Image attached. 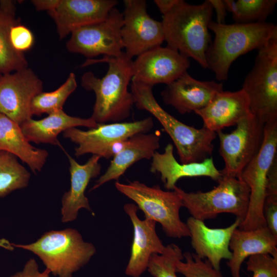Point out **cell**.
I'll return each mask as SVG.
<instances>
[{
  "instance_id": "39",
  "label": "cell",
  "mask_w": 277,
  "mask_h": 277,
  "mask_svg": "<svg viewBox=\"0 0 277 277\" xmlns=\"http://www.w3.org/2000/svg\"><path fill=\"white\" fill-rule=\"evenodd\" d=\"M0 247L9 251H12L14 249L13 244L4 238L0 239Z\"/></svg>"
},
{
  "instance_id": "13",
  "label": "cell",
  "mask_w": 277,
  "mask_h": 277,
  "mask_svg": "<svg viewBox=\"0 0 277 277\" xmlns=\"http://www.w3.org/2000/svg\"><path fill=\"white\" fill-rule=\"evenodd\" d=\"M43 82L30 68L0 78V113L21 125L31 118V103L42 92Z\"/></svg>"
},
{
  "instance_id": "35",
  "label": "cell",
  "mask_w": 277,
  "mask_h": 277,
  "mask_svg": "<svg viewBox=\"0 0 277 277\" xmlns=\"http://www.w3.org/2000/svg\"><path fill=\"white\" fill-rule=\"evenodd\" d=\"M50 272L46 269L41 272L35 259H30L26 262L22 270L9 277H50Z\"/></svg>"
},
{
  "instance_id": "16",
  "label": "cell",
  "mask_w": 277,
  "mask_h": 277,
  "mask_svg": "<svg viewBox=\"0 0 277 277\" xmlns=\"http://www.w3.org/2000/svg\"><path fill=\"white\" fill-rule=\"evenodd\" d=\"M138 209L134 203L124 206L133 228L130 255L125 271L130 277H140L147 270L152 255L162 254L166 248L157 234L156 222L149 218L140 219Z\"/></svg>"
},
{
  "instance_id": "28",
  "label": "cell",
  "mask_w": 277,
  "mask_h": 277,
  "mask_svg": "<svg viewBox=\"0 0 277 277\" xmlns=\"http://www.w3.org/2000/svg\"><path fill=\"white\" fill-rule=\"evenodd\" d=\"M227 11L236 23L266 22L277 3L276 0H224Z\"/></svg>"
},
{
  "instance_id": "3",
  "label": "cell",
  "mask_w": 277,
  "mask_h": 277,
  "mask_svg": "<svg viewBox=\"0 0 277 277\" xmlns=\"http://www.w3.org/2000/svg\"><path fill=\"white\" fill-rule=\"evenodd\" d=\"M214 34L206 53L208 68L219 81L227 80L232 63L239 56L259 49L277 34L276 26L269 22L219 24L211 21Z\"/></svg>"
},
{
  "instance_id": "30",
  "label": "cell",
  "mask_w": 277,
  "mask_h": 277,
  "mask_svg": "<svg viewBox=\"0 0 277 277\" xmlns=\"http://www.w3.org/2000/svg\"><path fill=\"white\" fill-rule=\"evenodd\" d=\"M75 75L71 72L65 82L59 88L49 92H42L36 95L31 103L33 115L48 114L63 110V107L69 96L76 89Z\"/></svg>"
},
{
  "instance_id": "33",
  "label": "cell",
  "mask_w": 277,
  "mask_h": 277,
  "mask_svg": "<svg viewBox=\"0 0 277 277\" xmlns=\"http://www.w3.org/2000/svg\"><path fill=\"white\" fill-rule=\"evenodd\" d=\"M247 270L253 273L252 277H277V257L261 253L248 257Z\"/></svg>"
},
{
  "instance_id": "17",
  "label": "cell",
  "mask_w": 277,
  "mask_h": 277,
  "mask_svg": "<svg viewBox=\"0 0 277 277\" xmlns=\"http://www.w3.org/2000/svg\"><path fill=\"white\" fill-rule=\"evenodd\" d=\"M223 90L222 83L199 81L186 72L167 85L161 95L165 104L184 114L204 108Z\"/></svg>"
},
{
  "instance_id": "37",
  "label": "cell",
  "mask_w": 277,
  "mask_h": 277,
  "mask_svg": "<svg viewBox=\"0 0 277 277\" xmlns=\"http://www.w3.org/2000/svg\"><path fill=\"white\" fill-rule=\"evenodd\" d=\"M60 0H33L31 2L38 11L46 10L48 12L53 11Z\"/></svg>"
},
{
  "instance_id": "10",
  "label": "cell",
  "mask_w": 277,
  "mask_h": 277,
  "mask_svg": "<svg viewBox=\"0 0 277 277\" xmlns=\"http://www.w3.org/2000/svg\"><path fill=\"white\" fill-rule=\"evenodd\" d=\"M231 133L216 132L220 142V152L225 166L222 176L238 178L257 155L264 137L265 124L251 113L241 119Z\"/></svg>"
},
{
  "instance_id": "22",
  "label": "cell",
  "mask_w": 277,
  "mask_h": 277,
  "mask_svg": "<svg viewBox=\"0 0 277 277\" xmlns=\"http://www.w3.org/2000/svg\"><path fill=\"white\" fill-rule=\"evenodd\" d=\"M150 171L160 173L165 188L171 190L182 177L207 176L217 182L222 178L221 171L215 167L211 157L199 163H179L174 156L173 146L171 144L166 146L163 153H154Z\"/></svg>"
},
{
  "instance_id": "15",
  "label": "cell",
  "mask_w": 277,
  "mask_h": 277,
  "mask_svg": "<svg viewBox=\"0 0 277 277\" xmlns=\"http://www.w3.org/2000/svg\"><path fill=\"white\" fill-rule=\"evenodd\" d=\"M153 126L152 118L149 116L134 122L97 124L96 128L88 130L72 128L63 132V135L77 145L74 153L76 157L87 153L98 155L109 144L128 139L138 133H146Z\"/></svg>"
},
{
  "instance_id": "19",
  "label": "cell",
  "mask_w": 277,
  "mask_h": 277,
  "mask_svg": "<svg viewBox=\"0 0 277 277\" xmlns=\"http://www.w3.org/2000/svg\"><path fill=\"white\" fill-rule=\"evenodd\" d=\"M117 4L115 0H60L48 13L62 39L80 27L105 19Z\"/></svg>"
},
{
  "instance_id": "34",
  "label": "cell",
  "mask_w": 277,
  "mask_h": 277,
  "mask_svg": "<svg viewBox=\"0 0 277 277\" xmlns=\"http://www.w3.org/2000/svg\"><path fill=\"white\" fill-rule=\"evenodd\" d=\"M10 39L13 48L21 53L29 50L34 41L31 31L19 22L14 24L9 32Z\"/></svg>"
},
{
  "instance_id": "25",
  "label": "cell",
  "mask_w": 277,
  "mask_h": 277,
  "mask_svg": "<svg viewBox=\"0 0 277 277\" xmlns=\"http://www.w3.org/2000/svg\"><path fill=\"white\" fill-rule=\"evenodd\" d=\"M97 124L92 117L84 118L72 116L63 110L51 113L41 120L32 118L20 126L24 135L29 142L36 144H50L63 147L57 139L58 135L65 130L76 127L96 128Z\"/></svg>"
},
{
  "instance_id": "1",
  "label": "cell",
  "mask_w": 277,
  "mask_h": 277,
  "mask_svg": "<svg viewBox=\"0 0 277 277\" xmlns=\"http://www.w3.org/2000/svg\"><path fill=\"white\" fill-rule=\"evenodd\" d=\"M98 63L108 65V71L103 77L100 78L88 71L81 78L82 86L95 94L91 117L97 124L120 122L130 116L134 105L133 95L128 90L132 77L133 61L123 52L116 57L103 56L101 59H88L82 67Z\"/></svg>"
},
{
  "instance_id": "23",
  "label": "cell",
  "mask_w": 277,
  "mask_h": 277,
  "mask_svg": "<svg viewBox=\"0 0 277 277\" xmlns=\"http://www.w3.org/2000/svg\"><path fill=\"white\" fill-rule=\"evenodd\" d=\"M232 258L227 265L232 277H241L244 260L253 255L265 253L277 257V236L267 226L250 230L236 229L229 243Z\"/></svg>"
},
{
  "instance_id": "5",
  "label": "cell",
  "mask_w": 277,
  "mask_h": 277,
  "mask_svg": "<svg viewBox=\"0 0 277 277\" xmlns=\"http://www.w3.org/2000/svg\"><path fill=\"white\" fill-rule=\"evenodd\" d=\"M13 245L36 255L46 269L57 277H72L96 252L94 245L84 241L73 228L51 230L31 244Z\"/></svg>"
},
{
  "instance_id": "14",
  "label": "cell",
  "mask_w": 277,
  "mask_h": 277,
  "mask_svg": "<svg viewBox=\"0 0 277 277\" xmlns=\"http://www.w3.org/2000/svg\"><path fill=\"white\" fill-rule=\"evenodd\" d=\"M190 64L189 58L177 50L167 46L157 47L133 61L131 81L152 87L167 85L187 72Z\"/></svg>"
},
{
  "instance_id": "29",
  "label": "cell",
  "mask_w": 277,
  "mask_h": 277,
  "mask_svg": "<svg viewBox=\"0 0 277 277\" xmlns=\"http://www.w3.org/2000/svg\"><path fill=\"white\" fill-rule=\"evenodd\" d=\"M30 177V173L18 163L15 156L0 151V197L26 187Z\"/></svg>"
},
{
  "instance_id": "31",
  "label": "cell",
  "mask_w": 277,
  "mask_h": 277,
  "mask_svg": "<svg viewBox=\"0 0 277 277\" xmlns=\"http://www.w3.org/2000/svg\"><path fill=\"white\" fill-rule=\"evenodd\" d=\"M183 260L181 249L176 244H170L166 246L162 254L152 255L147 270L153 277H178L176 264Z\"/></svg>"
},
{
  "instance_id": "20",
  "label": "cell",
  "mask_w": 277,
  "mask_h": 277,
  "mask_svg": "<svg viewBox=\"0 0 277 277\" xmlns=\"http://www.w3.org/2000/svg\"><path fill=\"white\" fill-rule=\"evenodd\" d=\"M65 153L70 163V187L62 199L61 211L63 223L75 220L80 209L92 211L85 194V190L90 180L97 177L101 170V165L99 163L101 157L98 155H92L85 164L81 165Z\"/></svg>"
},
{
  "instance_id": "40",
  "label": "cell",
  "mask_w": 277,
  "mask_h": 277,
  "mask_svg": "<svg viewBox=\"0 0 277 277\" xmlns=\"http://www.w3.org/2000/svg\"><path fill=\"white\" fill-rule=\"evenodd\" d=\"M2 74H0V78L2 76Z\"/></svg>"
},
{
  "instance_id": "9",
  "label": "cell",
  "mask_w": 277,
  "mask_h": 277,
  "mask_svg": "<svg viewBox=\"0 0 277 277\" xmlns=\"http://www.w3.org/2000/svg\"><path fill=\"white\" fill-rule=\"evenodd\" d=\"M276 150L277 120H274L265 124L261 148L238 177L250 190L247 212L239 225L240 229L250 230L266 226L263 214L266 187L269 171L276 159Z\"/></svg>"
},
{
  "instance_id": "8",
  "label": "cell",
  "mask_w": 277,
  "mask_h": 277,
  "mask_svg": "<svg viewBox=\"0 0 277 277\" xmlns=\"http://www.w3.org/2000/svg\"><path fill=\"white\" fill-rule=\"evenodd\" d=\"M218 183L207 192H187L176 186L173 190L179 194L183 207L194 219L204 221L229 213L242 221L248 208V186L241 179L230 176H222Z\"/></svg>"
},
{
  "instance_id": "18",
  "label": "cell",
  "mask_w": 277,
  "mask_h": 277,
  "mask_svg": "<svg viewBox=\"0 0 277 277\" xmlns=\"http://www.w3.org/2000/svg\"><path fill=\"white\" fill-rule=\"evenodd\" d=\"M241 221V219L236 218L235 222L227 227L211 228L203 221L189 217L186 224L195 253L200 258L208 260L214 269L220 270L221 261L229 260L232 258L229 243L233 232L239 228Z\"/></svg>"
},
{
  "instance_id": "4",
  "label": "cell",
  "mask_w": 277,
  "mask_h": 277,
  "mask_svg": "<svg viewBox=\"0 0 277 277\" xmlns=\"http://www.w3.org/2000/svg\"><path fill=\"white\" fill-rule=\"evenodd\" d=\"M152 88L131 81V92L134 104L138 109L150 112L160 123L175 146L181 163H199L209 157L216 133L204 126L196 129L177 120L159 104Z\"/></svg>"
},
{
  "instance_id": "38",
  "label": "cell",
  "mask_w": 277,
  "mask_h": 277,
  "mask_svg": "<svg viewBox=\"0 0 277 277\" xmlns=\"http://www.w3.org/2000/svg\"><path fill=\"white\" fill-rule=\"evenodd\" d=\"M179 0H155L154 2L163 15L168 13Z\"/></svg>"
},
{
  "instance_id": "36",
  "label": "cell",
  "mask_w": 277,
  "mask_h": 277,
  "mask_svg": "<svg viewBox=\"0 0 277 277\" xmlns=\"http://www.w3.org/2000/svg\"><path fill=\"white\" fill-rule=\"evenodd\" d=\"M211 4L213 10H214L216 14V23L224 24L227 14V9L224 1L221 0H209Z\"/></svg>"
},
{
  "instance_id": "27",
  "label": "cell",
  "mask_w": 277,
  "mask_h": 277,
  "mask_svg": "<svg viewBox=\"0 0 277 277\" xmlns=\"http://www.w3.org/2000/svg\"><path fill=\"white\" fill-rule=\"evenodd\" d=\"M15 8L11 1H0V74L10 73L27 67L24 53L12 47L9 36L11 27L17 23Z\"/></svg>"
},
{
  "instance_id": "32",
  "label": "cell",
  "mask_w": 277,
  "mask_h": 277,
  "mask_svg": "<svg viewBox=\"0 0 277 277\" xmlns=\"http://www.w3.org/2000/svg\"><path fill=\"white\" fill-rule=\"evenodd\" d=\"M184 259L177 262V273L185 277H224L220 270L214 269L205 259L200 258L195 253L187 251L183 253Z\"/></svg>"
},
{
  "instance_id": "2",
  "label": "cell",
  "mask_w": 277,
  "mask_h": 277,
  "mask_svg": "<svg viewBox=\"0 0 277 277\" xmlns=\"http://www.w3.org/2000/svg\"><path fill=\"white\" fill-rule=\"evenodd\" d=\"M212 14L209 0L199 5L179 0L163 17L167 46L193 58L203 68H208L206 53L211 43L208 27Z\"/></svg>"
},
{
  "instance_id": "12",
  "label": "cell",
  "mask_w": 277,
  "mask_h": 277,
  "mask_svg": "<svg viewBox=\"0 0 277 277\" xmlns=\"http://www.w3.org/2000/svg\"><path fill=\"white\" fill-rule=\"evenodd\" d=\"M121 36L125 54L132 58L165 41L162 22L148 13L144 0H124Z\"/></svg>"
},
{
  "instance_id": "7",
  "label": "cell",
  "mask_w": 277,
  "mask_h": 277,
  "mask_svg": "<svg viewBox=\"0 0 277 277\" xmlns=\"http://www.w3.org/2000/svg\"><path fill=\"white\" fill-rule=\"evenodd\" d=\"M258 50L242 89L248 96L250 113L265 124L277 120V34Z\"/></svg>"
},
{
  "instance_id": "6",
  "label": "cell",
  "mask_w": 277,
  "mask_h": 277,
  "mask_svg": "<svg viewBox=\"0 0 277 277\" xmlns=\"http://www.w3.org/2000/svg\"><path fill=\"white\" fill-rule=\"evenodd\" d=\"M115 188L134 202L146 218L159 223L169 238L190 236L186 223L180 217L182 199L175 190L164 191L159 185L149 186L138 181L124 184L116 181Z\"/></svg>"
},
{
  "instance_id": "21",
  "label": "cell",
  "mask_w": 277,
  "mask_h": 277,
  "mask_svg": "<svg viewBox=\"0 0 277 277\" xmlns=\"http://www.w3.org/2000/svg\"><path fill=\"white\" fill-rule=\"evenodd\" d=\"M194 112L202 118L204 127L216 132L236 125L250 111L248 96L241 89L220 92L206 107Z\"/></svg>"
},
{
  "instance_id": "26",
  "label": "cell",
  "mask_w": 277,
  "mask_h": 277,
  "mask_svg": "<svg viewBox=\"0 0 277 277\" xmlns=\"http://www.w3.org/2000/svg\"><path fill=\"white\" fill-rule=\"evenodd\" d=\"M0 151L20 159L34 173L40 171L48 156V152L34 147L26 138L20 125L0 113Z\"/></svg>"
},
{
  "instance_id": "11",
  "label": "cell",
  "mask_w": 277,
  "mask_h": 277,
  "mask_svg": "<svg viewBox=\"0 0 277 277\" xmlns=\"http://www.w3.org/2000/svg\"><path fill=\"white\" fill-rule=\"evenodd\" d=\"M123 14L116 7L104 19L80 27L71 33L66 48L87 57L103 55L116 57L124 51L121 36Z\"/></svg>"
},
{
  "instance_id": "24",
  "label": "cell",
  "mask_w": 277,
  "mask_h": 277,
  "mask_svg": "<svg viewBox=\"0 0 277 277\" xmlns=\"http://www.w3.org/2000/svg\"><path fill=\"white\" fill-rule=\"evenodd\" d=\"M159 135L156 133H141L130 137L128 145L111 160L105 172L95 182L91 191L112 181H118L120 177L132 165L142 160L152 159L160 148Z\"/></svg>"
}]
</instances>
